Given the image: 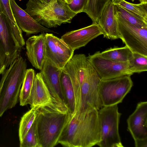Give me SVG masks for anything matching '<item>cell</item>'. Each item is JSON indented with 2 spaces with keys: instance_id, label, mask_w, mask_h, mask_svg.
Wrapping results in <instances>:
<instances>
[{
  "instance_id": "cell-5",
  "label": "cell",
  "mask_w": 147,
  "mask_h": 147,
  "mask_svg": "<svg viewBox=\"0 0 147 147\" xmlns=\"http://www.w3.org/2000/svg\"><path fill=\"white\" fill-rule=\"evenodd\" d=\"M100 80L98 74L90 64L80 87L74 113L76 115L82 116L94 110L98 111L103 107L98 93Z\"/></svg>"
},
{
  "instance_id": "cell-6",
  "label": "cell",
  "mask_w": 147,
  "mask_h": 147,
  "mask_svg": "<svg viewBox=\"0 0 147 147\" xmlns=\"http://www.w3.org/2000/svg\"><path fill=\"white\" fill-rule=\"evenodd\" d=\"M118 105L103 106L98 111L100 140L97 145L100 147H123L119 131L121 113Z\"/></svg>"
},
{
  "instance_id": "cell-29",
  "label": "cell",
  "mask_w": 147,
  "mask_h": 147,
  "mask_svg": "<svg viewBox=\"0 0 147 147\" xmlns=\"http://www.w3.org/2000/svg\"><path fill=\"white\" fill-rule=\"evenodd\" d=\"M20 147H40L37 130L36 121L20 142Z\"/></svg>"
},
{
  "instance_id": "cell-35",
  "label": "cell",
  "mask_w": 147,
  "mask_h": 147,
  "mask_svg": "<svg viewBox=\"0 0 147 147\" xmlns=\"http://www.w3.org/2000/svg\"><path fill=\"white\" fill-rule=\"evenodd\" d=\"M65 1L67 4L70 3L72 1V0H63Z\"/></svg>"
},
{
  "instance_id": "cell-13",
  "label": "cell",
  "mask_w": 147,
  "mask_h": 147,
  "mask_svg": "<svg viewBox=\"0 0 147 147\" xmlns=\"http://www.w3.org/2000/svg\"><path fill=\"white\" fill-rule=\"evenodd\" d=\"M62 69L58 67L50 59L46 57L40 73L52 98L65 103L60 82Z\"/></svg>"
},
{
  "instance_id": "cell-34",
  "label": "cell",
  "mask_w": 147,
  "mask_h": 147,
  "mask_svg": "<svg viewBox=\"0 0 147 147\" xmlns=\"http://www.w3.org/2000/svg\"><path fill=\"white\" fill-rule=\"evenodd\" d=\"M140 3H147V0H139Z\"/></svg>"
},
{
  "instance_id": "cell-9",
  "label": "cell",
  "mask_w": 147,
  "mask_h": 147,
  "mask_svg": "<svg viewBox=\"0 0 147 147\" xmlns=\"http://www.w3.org/2000/svg\"><path fill=\"white\" fill-rule=\"evenodd\" d=\"M116 17L119 38L132 52L147 56V28L138 27Z\"/></svg>"
},
{
  "instance_id": "cell-26",
  "label": "cell",
  "mask_w": 147,
  "mask_h": 147,
  "mask_svg": "<svg viewBox=\"0 0 147 147\" xmlns=\"http://www.w3.org/2000/svg\"><path fill=\"white\" fill-rule=\"evenodd\" d=\"M38 107H36L31 108L21 117L19 129V137L20 142L24 138L35 120Z\"/></svg>"
},
{
  "instance_id": "cell-7",
  "label": "cell",
  "mask_w": 147,
  "mask_h": 147,
  "mask_svg": "<svg viewBox=\"0 0 147 147\" xmlns=\"http://www.w3.org/2000/svg\"><path fill=\"white\" fill-rule=\"evenodd\" d=\"M133 86L129 75L101 80L98 86V93L103 106L118 105L122 102Z\"/></svg>"
},
{
  "instance_id": "cell-20",
  "label": "cell",
  "mask_w": 147,
  "mask_h": 147,
  "mask_svg": "<svg viewBox=\"0 0 147 147\" xmlns=\"http://www.w3.org/2000/svg\"><path fill=\"white\" fill-rule=\"evenodd\" d=\"M60 82L65 103L70 113L74 114L75 113L76 109L74 88L69 76L63 69L60 76Z\"/></svg>"
},
{
  "instance_id": "cell-3",
  "label": "cell",
  "mask_w": 147,
  "mask_h": 147,
  "mask_svg": "<svg viewBox=\"0 0 147 147\" xmlns=\"http://www.w3.org/2000/svg\"><path fill=\"white\" fill-rule=\"evenodd\" d=\"M24 10L38 23L49 28L70 23L76 15L63 0H52L49 3L40 0H29Z\"/></svg>"
},
{
  "instance_id": "cell-4",
  "label": "cell",
  "mask_w": 147,
  "mask_h": 147,
  "mask_svg": "<svg viewBox=\"0 0 147 147\" xmlns=\"http://www.w3.org/2000/svg\"><path fill=\"white\" fill-rule=\"evenodd\" d=\"M27 66L26 59L20 56L9 67L0 93V117L18 103Z\"/></svg>"
},
{
  "instance_id": "cell-25",
  "label": "cell",
  "mask_w": 147,
  "mask_h": 147,
  "mask_svg": "<svg viewBox=\"0 0 147 147\" xmlns=\"http://www.w3.org/2000/svg\"><path fill=\"white\" fill-rule=\"evenodd\" d=\"M116 16L138 27L147 28V21L127 9L115 5Z\"/></svg>"
},
{
  "instance_id": "cell-12",
  "label": "cell",
  "mask_w": 147,
  "mask_h": 147,
  "mask_svg": "<svg viewBox=\"0 0 147 147\" xmlns=\"http://www.w3.org/2000/svg\"><path fill=\"white\" fill-rule=\"evenodd\" d=\"M90 64L83 54L73 55L63 69L69 76L75 92L76 104L81 86L89 69Z\"/></svg>"
},
{
  "instance_id": "cell-27",
  "label": "cell",
  "mask_w": 147,
  "mask_h": 147,
  "mask_svg": "<svg viewBox=\"0 0 147 147\" xmlns=\"http://www.w3.org/2000/svg\"><path fill=\"white\" fill-rule=\"evenodd\" d=\"M115 5L121 7L147 21V3H132L125 0H112Z\"/></svg>"
},
{
  "instance_id": "cell-10",
  "label": "cell",
  "mask_w": 147,
  "mask_h": 147,
  "mask_svg": "<svg viewBox=\"0 0 147 147\" xmlns=\"http://www.w3.org/2000/svg\"><path fill=\"white\" fill-rule=\"evenodd\" d=\"M86 58L100 79H111L133 74L129 68V62H117L102 57L100 51L89 54Z\"/></svg>"
},
{
  "instance_id": "cell-11",
  "label": "cell",
  "mask_w": 147,
  "mask_h": 147,
  "mask_svg": "<svg viewBox=\"0 0 147 147\" xmlns=\"http://www.w3.org/2000/svg\"><path fill=\"white\" fill-rule=\"evenodd\" d=\"M46 55L58 67L63 69L73 55L71 49L61 38L51 33L45 34Z\"/></svg>"
},
{
  "instance_id": "cell-1",
  "label": "cell",
  "mask_w": 147,
  "mask_h": 147,
  "mask_svg": "<svg viewBox=\"0 0 147 147\" xmlns=\"http://www.w3.org/2000/svg\"><path fill=\"white\" fill-rule=\"evenodd\" d=\"M100 140L98 111L81 116L70 113L58 144L67 147H91Z\"/></svg>"
},
{
  "instance_id": "cell-32",
  "label": "cell",
  "mask_w": 147,
  "mask_h": 147,
  "mask_svg": "<svg viewBox=\"0 0 147 147\" xmlns=\"http://www.w3.org/2000/svg\"><path fill=\"white\" fill-rule=\"evenodd\" d=\"M5 70L3 68L0 63V75H2L4 73Z\"/></svg>"
},
{
  "instance_id": "cell-8",
  "label": "cell",
  "mask_w": 147,
  "mask_h": 147,
  "mask_svg": "<svg viewBox=\"0 0 147 147\" xmlns=\"http://www.w3.org/2000/svg\"><path fill=\"white\" fill-rule=\"evenodd\" d=\"M21 49L0 7V63L5 70L20 56Z\"/></svg>"
},
{
  "instance_id": "cell-18",
  "label": "cell",
  "mask_w": 147,
  "mask_h": 147,
  "mask_svg": "<svg viewBox=\"0 0 147 147\" xmlns=\"http://www.w3.org/2000/svg\"><path fill=\"white\" fill-rule=\"evenodd\" d=\"M97 23L105 37L111 40L119 38L115 5L112 0L105 6Z\"/></svg>"
},
{
  "instance_id": "cell-21",
  "label": "cell",
  "mask_w": 147,
  "mask_h": 147,
  "mask_svg": "<svg viewBox=\"0 0 147 147\" xmlns=\"http://www.w3.org/2000/svg\"><path fill=\"white\" fill-rule=\"evenodd\" d=\"M106 58L117 62L129 61L133 56V52L127 47H114L100 52Z\"/></svg>"
},
{
  "instance_id": "cell-33",
  "label": "cell",
  "mask_w": 147,
  "mask_h": 147,
  "mask_svg": "<svg viewBox=\"0 0 147 147\" xmlns=\"http://www.w3.org/2000/svg\"><path fill=\"white\" fill-rule=\"evenodd\" d=\"M41 1L44 3H49L52 0H40Z\"/></svg>"
},
{
  "instance_id": "cell-28",
  "label": "cell",
  "mask_w": 147,
  "mask_h": 147,
  "mask_svg": "<svg viewBox=\"0 0 147 147\" xmlns=\"http://www.w3.org/2000/svg\"><path fill=\"white\" fill-rule=\"evenodd\" d=\"M129 62V68L133 74L147 70V56L133 52V56Z\"/></svg>"
},
{
  "instance_id": "cell-16",
  "label": "cell",
  "mask_w": 147,
  "mask_h": 147,
  "mask_svg": "<svg viewBox=\"0 0 147 147\" xmlns=\"http://www.w3.org/2000/svg\"><path fill=\"white\" fill-rule=\"evenodd\" d=\"M10 6L16 22L27 35L39 33H57L38 23L17 4L15 0H9Z\"/></svg>"
},
{
  "instance_id": "cell-31",
  "label": "cell",
  "mask_w": 147,
  "mask_h": 147,
  "mask_svg": "<svg viewBox=\"0 0 147 147\" xmlns=\"http://www.w3.org/2000/svg\"><path fill=\"white\" fill-rule=\"evenodd\" d=\"M8 71L9 68H7L6 69L4 73L2 75L1 78L0 80V93L3 83L8 73Z\"/></svg>"
},
{
  "instance_id": "cell-14",
  "label": "cell",
  "mask_w": 147,
  "mask_h": 147,
  "mask_svg": "<svg viewBox=\"0 0 147 147\" xmlns=\"http://www.w3.org/2000/svg\"><path fill=\"white\" fill-rule=\"evenodd\" d=\"M103 34L97 23L78 30L66 32L61 38L74 51L85 46L91 40Z\"/></svg>"
},
{
  "instance_id": "cell-15",
  "label": "cell",
  "mask_w": 147,
  "mask_h": 147,
  "mask_svg": "<svg viewBox=\"0 0 147 147\" xmlns=\"http://www.w3.org/2000/svg\"><path fill=\"white\" fill-rule=\"evenodd\" d=\"M127 129L135 143L147 140V102L138 103L127 119Z\"/></svg>"
},
{
  "instance_id": "cell-23",
  "label": "cell",
  "mask_w": 147,
  "mask_h": 147,
  "mask_svg": "<svg viewBox=\"0 0 147 147\" xmlns=\"http://www.w3.org/2000/svg\"><path fill=\"white\" fill-rule=\"evenodd\" d=\"M35 76V71L33 69H27L19 96L20 105L21 106L28 104Z\"/></svg>"
},
{
  "instance_id": "cell-17",
  "label": "cell",
  "mask_w": 147,
  "mask_h": 147,
  "mask_svg": "<svg viewBox=\"0 0 147 147\" xmlns=\"http://www.w3.org/2000/svg\"><path fill=\"white\" fill-rule=\"evenodd\" d=\"M45 33L29 38L26 42V54L32 66L40 70L46 57Z\"/></svg>"
},
{
  "instance_id": "cell-2",
  "label": "cell",
  "mask_w": 147,
  "mask_h": 147,
  "mask_svg": "<svg viewBox=\"0 0 147 147\" xmlns=\"http://www.w3.org/2000/svg\"><path fill=\"white\" fill-rule=\"evenodd\" d=\"M70 113L65 103L53 98L38 107L35 120L40 147H53L58 144Z\"/></svg>"
},
{
  "instance_id": "cell-19",
  "label": "cell",
  "mask_w": 147,
  "mask_h": 147,
  "mask_svg": "<svg viewBox=\"0 0 147 147\" xmlns=\"http://www.w3.org/2000/svg\"><path fill=\"white\" fill-rule=\"evenodd\" d=\"M53 98L40 73H37L34 79L28 104L31 108L39 107L50 102Z\"/></svg>"
},
{
  "instance_id": "cell-30",
  "label": "cell",
  "mask_w": 147,
  "mask_h": 147,
  "mask_svg": "<svg viewBox=\"0 0 147 147\" xmlns=\"http://www.w3.org/2000/svg\"><path fill=\"white\" fill-rule=\"evenodd\" d=\"M88 0H72L67 5L70 10L76 14L83 12Z\"/></svg>"
},
{
  "instance_id": "cell-22",
  "label": "cell",
  "mask_w": 147,
  "mask_h": 147,
  "mask_svg": "<svg viewBox=\"0 0 147 147\" xmlns=\"http://www.w3.org/2000/svg\"><path fill=\"white\" fill-rule=\"evenodd\" d=\"M0 7L3 13L7 17L14 36L19 43L24 40L22 31L17 24L11 10L9 0H0Z\"/></svg>"
},
{
  "instance_id": "cell-36",
  "label": "cell",
  "mask_w": 147,
  "mask_h": 147,
  "mask_svg": "<svg viewBox=\"0 0 147 147\" xmlns=\"http://www.w3.org/2000/svg\"><path fill=\"white\" fill-rule=\"evenodd\" d=\"M132 1H134L135 0H131Z\"/></svg>"
},
{
  "instance_id": "cell-24",
  "label": "cell",
  "mask_w": 147,
  "mask_h": 147,
  "mask_svg": "<svg viewBox=\"0 0 147 147\" xmlns=\"http://www.w3.org/2000/svg\"><path fill=\"white\" fill-rule=\"evenodd\" d=\"M112 0H88L83 12L86 13L93 23H97L106 5Z\"/></svg>"
}]
</instances>
